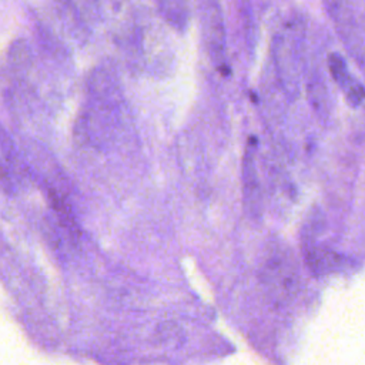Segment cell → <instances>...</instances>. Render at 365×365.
I'll return each mask as SVG.
<instances>
[{"instance_id":"obj_1","label":"cell","mask_w":365,"mask_h":365,"mask_svg":"<svg viewBox=\"0 0 365 365\" xmlns=\"http://www.w3.org/2000/svg\"><path fill=\"white\" fill-rule=\"evenodd\" d=\"M121 93L117 76L107 67H97L87 83V107L81 115V133L93 143L111 137L120 120Z\"/></svg>"},{"instance_id":"obj_5","label":"cell","mask_w":365,"mask_h":365,"mask_svg":"<svg viewBox=\"0 0 365 365\" xmlns=\"http://www.w3.org/2000/svg\"><path fill=\"white\" fill-rule=\"evenodd\" d=\"M1 164H3V187L9 192H14L24 182L23 167L17 157L13 143L6 130L1 133Z\"/></svg>"},{"instance_id":"obj_3","label":"cell","mask_w":365,"mask_h":365,"mask_svg":"<svg viewBox=\"0 0 365 365\" xmlns=\"http://www.w3.org/2000/svg\"><path fill=\"white\" fill-rule=\"evenodd\" d=\"M202 37L207 47V53L212 64L227 76L230 73L228 60H227V34L222 11L218 0H208L202 9L201 16Z\"/></svg>"},{"instance_id":"obj_2","label":"cell","mask_w":365,"mask_h":365,"mask_svg":"<svg viewBox=\"0 0 365 365\" xmlns=\"http://www.w3.org/2000/svg\"><path fill=\"white\" fill-rule=\"evenodd\" d=\"M304 40V27L298 19L284 24L281 31L274 37V63L278 78L291 97L298 94L301 73V51Z\"/></svg>"},{"instance_id":"obj_4","label":"cell","mask_w":365,"mask_h":365,"mask_svg":"<svg viewBox=\"0 0 365 365\" xmlns=\"http://www.w3.org/2000/svg\"><path fill=\"white\" fill-rule=\"evenodd\" d=\"M257 138L250 137L242 155L241 167V182H242V198L247 211L252 217H259L262 211V190L258 178V170L255 163Z\"/></svg>"},{"instance_id":"obj_6","label":"cell","mask_w":365,"mask_h":365,"mask_svg":"<svg viewBox=\"0 0 365 365\" xmlns=\"http://www.w3.org/2000/svg\"><path fill=\"white\" fill-rule=\"evenodd\" d=\"M328 67L332 78L338 83L341 90L345 93L346 98L352 104H359L365 98V90L349 76V71L344 60L336 54H331L328 57Z\"/></svg>"},{"instance_id":"obj_7","label":"cell","mask_w":365,"mask_h":365,"mask_svg":"<svg viewBox=\"0 0 365 365\" xmlns=\"http://www.w3.org/2000/svg\"><path fill=\"white\" fill-rule=\"evenodd\" d=\"M158 11L163 20L174 30L184 31L188 21V11L184 0H158Z\"/></svg>"}]
</instances>
